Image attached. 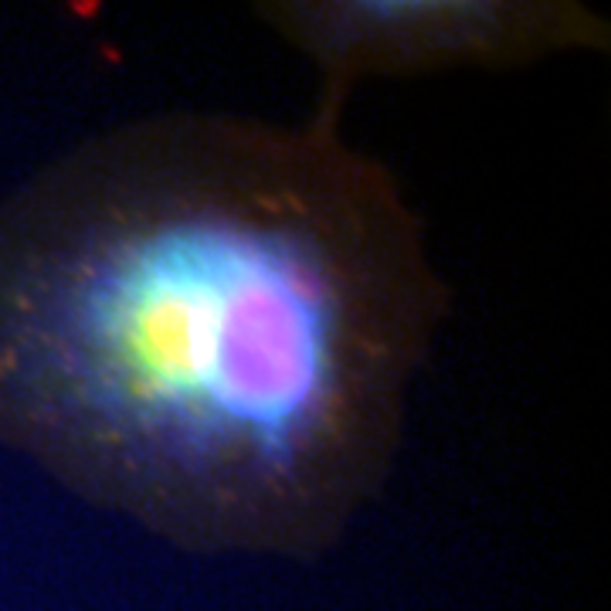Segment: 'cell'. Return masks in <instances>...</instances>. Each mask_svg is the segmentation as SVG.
<instances>
[{
  "label": "cell",
  "mask_w": 611,
  "mask_h": 611,
  "mask_svg": "<svg viewBox=\"0 0 611 611\" xmlns=\"http://www.w3.org/2000/svg\"><path fill=\"white\" fill-rule=\"evenodd\" d=\"M445 309L340 116L126 122L0 201V442L177 547L309 557L384 486Z\"/></svg>",
  "instance_id": "cell-1"
},
{
  "label": "cell",
  "mask_w": 611,
  "mask_h": 611,
  "mask_svg": "<svg viewBox=\"0 0 611 611\" xmlns=\"http://www.w3.org/2000/svg\"><path fill=\"white\" fill-rule=\"evenodd\" d=\"M262 10L313 61L316 109L333 116L367 79L510 68L608 41L605 21L568 0H279Z\"/></svg>",
  "instance_id": "cell-2"
}]
</instances>
